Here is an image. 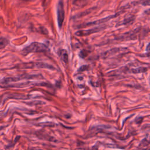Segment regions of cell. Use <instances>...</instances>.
Wrapping results in <instances>:
<instances>
[{
  "instance_id": "cell-1",
  "label": "cell",
  "mask_w": 150,
  "mask_h": 150,
  "mask_svg": "<svg viewBox=\"0 0 150 150\" xmlns=\"http://www.w3.org/2000/svg\"><path fill=\"white\" fill-rule=\"evenodd\" d=\"M47 49V47L45 44L39 42H33L29 46L23 49L22 50V54L23 55H26L30 53L43 52L46 51Z\"/></svg>"
},
{
  "instance_id": "cell-2",
  "label": "cell",
  "mask_w": 150,
  "mask_h": 150,
  "mask_svg": "<svg viewBox=\"0 0 150 150\" xmlns=\"http://www.w3.org/2000/svg\"><path fill=\"white\" fill-rule=\"evenodd\" d=\"M57 19L59 28H61L64 19V9L62 1H59L57 5Z\"/></svg>"
},
{
  "instance_id": "cell-3",
  "label": "cell",
  "mask_w": 150,
  "mask_h": 150,
  "mask_svg": "<svg viewBox=\"0 0 150 150\" xmlns=\"http://www.w3.org/2000/svg\"><path fill=\"white\" fill-rule=\"evenodd\" d=\"M104 29V28L103 26H98V27H96V28L90 29L88 30H80L77 31L75 33V35L77 36H88V35H90L94 33H96L99 31H101Z\"/></svg>"
},
{
  "instance_id": "cell-4",
  "label": "cell",
  "mask_w": 150,
  "mask_h": 150,
  "mask_svg": "<svg viewBox=\"0 0 150 150\" xmlns=\"http://www.w3.org/2000/svg\"><path fill=\"white\" fill-rule=\"evenodd\" d=\"M118 15V14H115V15H111V16H107L105 18H103V19H101L98 21H94V22H91V23H88L87 25H98V24H100L101 23H103L104 22H107L108 21H109L110 19H111V18H114V17H115V16Z\"/></svg>"
},
{
  "instance_id": "cell-5",
  "label": "cell",
  "mask_w": 150,
  "mask_h": 150,
  "mask_svg": "<svg viewBox=\"0 0 150 150\" xmlns=\"http://www.w3.org/2000/svg\"><path fill=\"white\" fill-rule=\"evenodd\" d=\"M59 54L62 59V60L66 63H68V60H69V57H68V53L67 51L64 49H61L59 51Z\"/></svg>"
},
{
  "instance_id": "cell-6",
  "label": "cell",
  "mask_w": 150,
  "mask_h": 150,
  "mask_svg": "<svg viewBox=\"0 0 150 150\" xmlns=\"http://www.w3.org/2000/svg\"><path fill=\"white\" fill-rule=\"evenodd\" d=\"M9 43V40L4 37L0 38V50L4 49Z\"/></svg>"
},
{
  "instance_id": "cell-7",
  "label": "cell",
  "mask_w": 150,
  "mask_h": 150,
  "mask_svg": "<svg viewBox=\"0 0 150 150\" xmlns=\"http://www.w3.org/2000/svg\"><path fill=\"white\" fill-rule=\"evenodd\" d=\"M134 19H135L134 16H131L130 17L125 19L123 20L121 22L119 23L118 24V25L120 26V25H126V24H127V23H130V22H132V21L134 20Z\"/></svg>"
},
{
  "instance_id": "cell-8",
  "label": "cell",
  "mask_w": 150,
  "mask_h": 150,
  "mask_svg": "<svg viewBox=\"0 0 150 150\" xmlns=\"http://www.w3.org/2000/svg\"><path fill=\"white\" fill-rule=\"evenodd\" d=\"M148 69L146 67H139L137 69H134L131 70V72L133 73H144Z\"/></svg>"
},
{
  "instance_id": "cell-9",
  "label": "cell",
  "mask_w": 150,
  "mask_h": 150,
  "mask_svg": "<svg viewBox=\"0 0 150 150\" xmlns=\"http://www.w3.org/2000/svg\"><path fill=\"white\" fill-rule=\"evenodd\" d=\"M29 150H43V149H41L39 148H31Z\"/></svg>"
}]
</instances>
